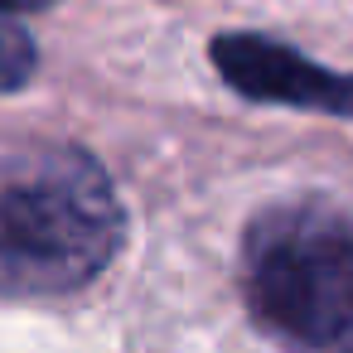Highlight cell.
<instances>
[{
    "instance_id": "cell-3",
    "label": "cell",
    "mask_w": 353,
    "mask_h": 353,
    "mask_svg": "<svg viewBox=\"0 0 353 353\" xmlns=\"http://www.w3.org/2000/svg\"><path fill=\"white\" fill-rule=\"evenodd\" d=\"M213 63L223 83H232L242 97L256 102H285L300 112H329V117H353V78H339L295 49L261 39V34H223L213 39Z\"/></svg>"
},
{
    "instance_id": "cell-5",
    "label": "cell",
    "mask_w": 353,
    "mask_h": 353,
    "mask_svg": "<svg viewBox=\"0 0 353 353\" xmlns=\"http://www.w3.org/2000/svg\"><path fill=\"white\" fill-rule=\"evenodd\" d=\"M39 6H49V0H0V15H20V10H39Z\"/></svg>"
},
{
    "instance_id": "cell-2",
    "label": "cell",
    "mask_w": 353,
    "mask_h": 353,
    "mask_svg": "<svg viewBox=\"0 0 353 353\" xmlns=\"http://www.w3.org/2000/svg\"><path fill=\"white\" fill-rule=\"evenodd\" d=\"M252 319L295 353H353V223L295 199L252 218L242 237Z\"/></svg>"
},
{
    "instance_id": "cell-1",
    "label": "cell",
    "mask_w": 353,
    "mask_h": 353,
    "mask_svg": "<svg viewBox=\"0 0 353 353\" xmlns=\"http://www.w3.org/2000/svg\"><path fill=\"white\" fill-rule=\"evenodd\" d=\"M126 242L107 170L78 145L0 155V295L44 300L97 281Z\"/></svg>"
},
{
    "instance_id": "cell-4",
    "label": "cell",
    "mask_w": 353,
    "mask_h": 353,
    "mask_svg": "<svg viewBox=\"0 0 353 353\" xmlns=\"http://www.w3.org/2000/svg\"><path fill=\"white\" fill-rule=\"evenodd\" d=\"M34 59H39V54H34V39H30L15 20L0 15V92H10V88L30 83Z\"/></svg>"
}]
</instances>
